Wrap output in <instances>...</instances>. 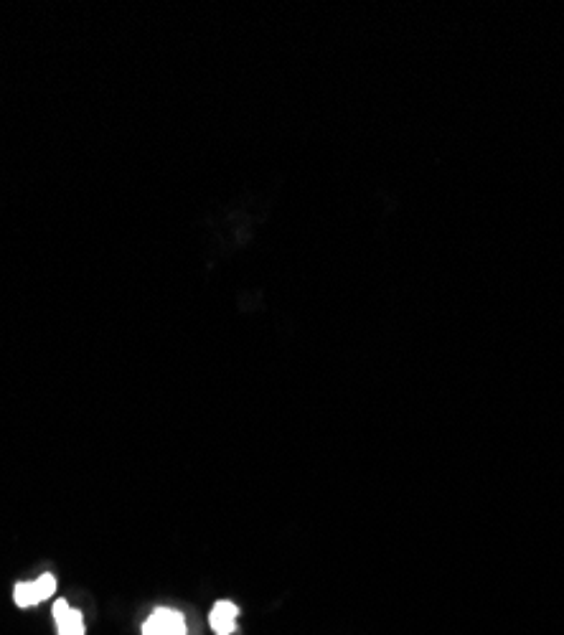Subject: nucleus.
<instances>
[{"label": "nucleus", "instance_id": "f257e3e1", "mask_svg": "<svg viewBox=\"0 0 564 635\" xmlns=\"http://www.w3.org/2000/svg\"><path fill=\"white\" fill-rule=\"evenodd\" d=\"M54 592H56V577L41 575L39 580L21 582V585L13 590V600H16L18 608H31V605H39V602L49 600Z\"/></svg>", "mask_w": 564, "mask_h": 635}, {"label": "nucleus", "instance_id": "f03ea898", "mask_svg": "<svg viewBox=\"0 0 564 635\" xmlns=\"http://www.w3.org/2000/svg\"><path fill=\"white\" fill-rule=\"evenodd\" d=\"M143 635H186V620L176 610H155L143 625Z\"/></svg>", "mask_w": 564, "mask_h": 635}, {"label": "nucleus", "instance_id": "7ed1b4c3", "mask_svg": "<svg viewBox=\"0 0 564 635\" xmlns=\"http://www.w3.org/2000/svg\"><path fill=\"white\" fill-rule=\"evenodd\" d=\"M54 620H56V630H59V635H84L82 613L69 608L67 600L54 602Z\"/></svg>", "mask_w": 564, "mask_h": 635}, {"label": "nucleus", "instance_id": "20e7f679", "mask_svg": "<svg viewBox=\"0 0 564 635\" xmlns=\"http://www.w3.org/2000/svg\"><path fill=\"white\" fill-rule=\"evenodd\" d=\"M237 618H239V608L234 605V602L229 600L216 602L214 610H211L209 615L211 630H214L216 635H232L234 628H237Z\"/></svg>", "mask_w": 564, "mask_h": 635}]
</instances>
